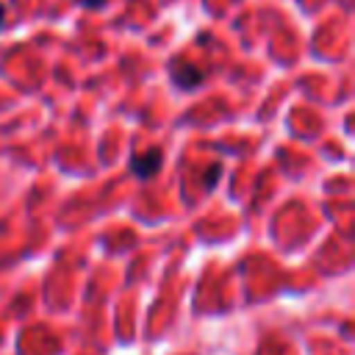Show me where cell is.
<instances>
[{
  "instance_id": "1",
  "label": "cell",
  "mask_w": 355,
  "mask_h": 355,
  "mask_svg": "<svg viewBox=\"0 0 355 355\" xmlns=\"http://www.w3.org/2000/svg\"><path fill=\"white\" fill-rule=\"evenodd\" d=\"M158 164H161V153H147L144 158H139V161H133V169H136V175L139 178H150L153 175V169H158Z\"/></svg>"
},
{
  "instance_id": "2",
  "label": "cell",
  "mask_w": 355,
  "mask_h": 355,
  "mask_svg": "<svg viewBox=\"0 0 355 355\" xmlns=\"http://www.w3.org/2000/svg\"><path fill=\"white\" fill-rule=\"evenodd\" d=\"M175 80H178L180 86H186V89H191L194 83H200V72H197L194 67H183L180 72H175Z\"/></svg>"
},
{
  "instance_id": "3",
  "label": "cell",
  "mask_w": 355,
  "mask_h": 355,
  "mask_svg": "<svg viewBox=\"0 0 355 355\" xmlns=\"http://www.w3.org/2000/svg\"><path fill=\"white\" fill-rule=\"evenodd\" d=\"M80 6H86V8H100V6H105V0H78Z\"/></svg>"
},
{
  "instance_id": "4",
  "label": "cell",
  "mask_w": 355,
  "mask_h": 355,
  "mask_svg": "<svg viewBox=\"0 0 355 355\" xmlns=\"http://www.w3.org/2000/svg\"><path fill=\"white\" fill-rule=\"evenodd\" d=\"M3 17H6V8H3V3H0V25H3Z\"/></svg>"
}]
</instances>
